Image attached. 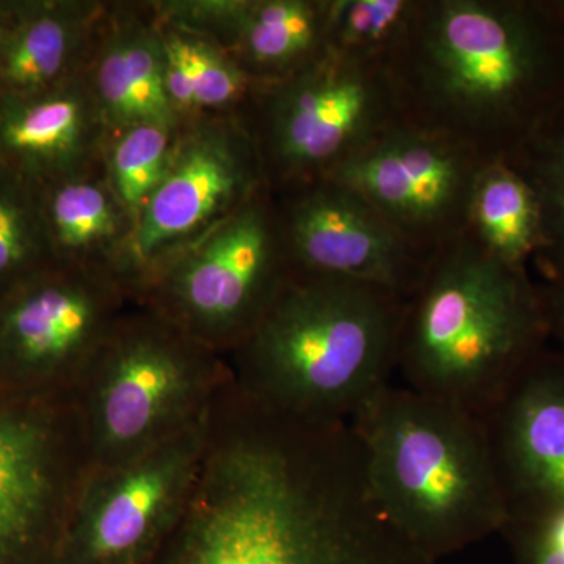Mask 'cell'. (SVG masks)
I'll list each match as a JSON object with an SVG mask.
<instances>
[{"mask_svg": "<svg viewBox=\"0 0 564 564\" xmlns=\"http://www.w3.org/2000/svg\"><path fill=\"white\" fill-rule=\"evenodd\" d=\"M155 554L166 564H423L386 516L350 422L281 413L234 378L198 477Z\"/></svg>", "mask_w": 564, "mask_h": 564, "instance_id": "1", "label": "cell"}, {"mask_svg": "<svg viewBox=\"0 0 564 564\" xmlns=\"http://www.w3.org/2000/svg\"><path fill=\"white\" fill-rule=\"evenodd\" d=\"M386 66L404 120L511 161L564 106L558 0H417Z\"/></svg>", "mask_w": 564, "mask_h": 564, "instance_id": "2", "label": "cell"}, {"mask_svg": "<svg viewBox=\"0 0 564 564\" xmlns=\"http://www.w3.org/2000/svg\"><path fill=\"white\" fill-rule=\"evenodd\" d=\"M406 300L364 282L293 272L226 356L234 381L281 413L351 422L393 381Z\"/></svg>", "mask_w": 564, "mask_h": 564, "instance_id": "3", "label": "cell"}, {"mask_svg": "<svg viewBox=\"0 0 564 564\" xmlns=\"http://www.w3.org/2000/svg\"><path fill=\"white\" fill-rule=\"evenodd\" d=\"M549 344L529 269L463 236L434 256L404 303L397 373L408 388L484 415Z\"/></svg>", "mask_w": 564, "mask_h": 564, "instance_id": "4", "label": "cell"}, {"mask_svg": "<svg viewBox=\"0 0 564 564\" xmlns=\"http://www.w3.org/2000/svg\"><path fill=\"white\" fill-rule=\"evenodd\" d=\"M350 425L381 510L423 555L507 525L481 415L392 381Z\"/></svg>", "mask_w": 564, "mask_h": 564, "instance_id": "5", "label": "cell"}, {"mask_svg": "<svg viewBox=\"0 0 564 564\" xmlns=\"http://www.w3.org/2000/svg\"><path fill=\"white\" fill-rule=\"evenodd\" d=\"M229 377L226 356L133 303L70 393L91 467L131 458L204 421Z\"/></svg>", "mask_w": 564, "mask_h": 564, "instance_id": "6", "label": "cell"}, {"mask_svg": "<svg viewBox=\"0 0 564 564\" xmlns=\"http://www.w3.org/2000/svg\"><path fill=\"white\" fill-rule=\"evenodd\" d=\"M292 273L276 204L265 187L155 267L137 302L228 356L262 321Z\"/></svg>", "mask_w": 564, "mask_h": 564, "instance_id": "7", "label": "cell"}, {"mask_svg": "<svg viewBox=\"0 0 564 564\" xmlns=\"http://www.w3.org/2000/svg\"><path fill=\"white\" fill-rule=\"evenodd\" d=\"M270 191L318 180L393 122L402 106L384 63L328 50L248 107Z\"/></svg>", "mask_w": 564, "mask_h": 564, "instance_id": "8", "label": "cell"}, {"mask_svg": "<svg viewBox=\"0 0 564 564\" xmlns=\"http://www.w3.org/2000/svg\"><path fill=\"white\" fill-rule=\"evenodd\" d=\"M135 296L117 274L57 262L0 306V367L18 395L68 397Z\"/></svg>", "mask_w": 564, "mask_h": 564, "instance_id": "9", "label": "cell"}, {"mask_svg": "<svg viewBox=\"0 0 564 564\" xmlns=\"http://www.w3.org/2000/svg\"><path fill=\"white\" fill-rule=\"evenodd\" d=\"M265 187L247 115L207 113L185 122L172 165L141 214L129 248L122 280L135 300L155 267Z\"/></svg>", "mask_w": 564, "mask_h": 564, "instance_id": "10", "label": "cell"}, {"mask_svg": "<svg viewBox=\"0 0 564 564\" xmlns=\"http://www.w3.org/2000/svg\"><path fill=\"white\" fill-rule=\"evenodd\" d=\"M491 162L462 141L403 118L323 177L358 193L433 259L466 232L470 196Z\"/></svg>", "mask_w": 564, "mask_h": 564, "instance_id": "11", "label": "cell"}, {"mask_svg": "<svg viewBox=\"0 0 564 564\" xmlns=\"http://www.w3.org/2000/svg\"><path fill=\"white\" fill-rule=\"evenodd\" d=\"M209 414L141 454L90 467L66 533L73 562L140 564L155 555L198 477Z\"/></svg>", "mask_w": 564, "mask_h": 564, "instance_id": "12", "label": "cell"}, {"mask_svg": "<svg viewBox=\"0 0 564 564\" xmlns=\"http://www.w3.org/2000/svg\"><path fill=\"white\" fill-rule=\"evenodd\" d=\"M90 455L68 397L0 400V564L66 533Z\"/></svg>", "mask_w": 564, "mask_h": 564, "instance_id": "13", "label": "cell"}, {"mask_svg": "<svg viewBox=\"0 0 564 564\" xmlns=\"http://www.w3.org/2000/svg\"><path fill=\"white\" fill-rule=\"evenodd\" d=\"M293 272L364 282L410 299L432 259L329 177L272 192Z\"/></svg>", "mask_w": 564, "mask_h": 564, "instance_id": "14", "label": "cell"}, {"mask_svg": "<svg viewBox=\"0 0 564 564\" xmlns=\"http://www.w3.org/2000/svg\"><path fill=\"white\" fill-rule=\"evenodd\" d=\"M481 417L502 485L508 522L562 513L564 352L549 344Z\"/></svg>", "mask_w": 564, "mask_h": 564, "instance_id": "15", "label": "cell"}, {"mask_svg": "<svg viewBox=\"0 0 564 564\" xmlns=\"http://www.w3.org/2000/svg\"><path fill=\"white\" fill-rule=\"evenodd\" d=\"M155 20L217 43L256 84H276L329 50V0H176Z\"/></svg>", "mask_w": 564, "mask_h": 564, "instance_id": "16", "label": "cell"}, {"mask_svg": "<svg viewBox=\"0 0 564 564\" xmlns=\"http://www.w3.org/2000/svg\"><path fill=\"white\" fill-rule=\"evenodd\" d=\"M106 135L85 70L46 90L7 91L0 101V152L14 174L43 188L96 169Z\"/></svg>", "mask_w": 564, "mask_h": 564, "instance_id": "17", "label": "cell"}, {"mask_svg": "<svg viewBox=\"0 0 564 564\" xmlns=\"http://www.w3.org/2000/svg\"><path fill=\"white\" fill-rule=\"evenodd\" d=\"M147 10L111 6L85 68L107 131L185 124L166 95L165 47L150 7Z\"/></svg>", "mask_w": 564, "mask_h": 564, "instance_id": "18", "label": "cell"}, {"mask_svg": "<svg viewBox=\"0 0 564 564\" xmlns=\"http://www.w3.org/2000/svg\"><path fill=\"white\" fill-rule=\"evenodd\" d=\"M43 209L57 262L107 270L122 280L135 225L111 191L102 162L43 188Z\"/></svg>", "mask_w": 564, "mask_h": 564, "instance_id": "19", "label": "cell"}, {"mask_svg": "<svg viewBox=\"0 0 564 564\" xmlns=\"http://www.w3.org/2000/svg\"><path fill=\"white\" fill-rule=\"evenodd\" d=\"M109 10L99 2H62L25 18L0 40L6 90H46L84 73Z\"/></svg>", "mask_w": 564, "mask_h": 564, "instance_id": "20", "label": "cell"}, {"mask_svg": "<svg viewBox=\"0 0 564 564\" xmlns=\"http://www.w3.org/2000/svg\"><path fill=\"white\" fill-rule=\"evenodd\" d=\"M464 236L507 265L529 269L543 250V212L524 174L508 161L485 166L470 196Z\"/></svg>", "mask_w": 564, "mask_h": 564, "instance_id": "21", "label": "cell"}, {"mask_svg": "<svg viewBox=\"0 0 564 564\" xmlns=\"http://www.w3.org/2000/svg\"><path fill=\"white\" fill-rule=\"evenodd\" d=\"M181 129L141 124L107 131L104 172L135 228L172 165Z\"/></svg>", "mask_w": 564, "mask_h": 564, "instance_id": "22", "label": "cell"}, {"mask_svg": "<svg viewBox=\"0 0 564 564\" xmlns=\"http://www.w3.org/2000/svg\"><path fill=\"white\" fill-rule=\"evenodd\" d=\"M155 22L166 54L180 63L191 79L199 115L245 113L261 85L256 84L214 41Z\"/></svg>", "mask_w": 564, "mask_h": 564, "instance_id": "23", "label": "cell"}, {"mask_svg": "<svg viewBox=\"0 0 564 564\" xmlns=\"http://www.w3.org/2000/svg\"><path fill=\"white\" fill-rule=\"evenodd\" d=\"M536 192L543 212L544 245L534 262L551 276L564 270V106L508 161Z\"/></svg>", "mask_w": 564, "mask_h": 564, "instance_id": "24", "label": "cell"}, {"mask_svg": "<svg viewBox=\"0 0 564 564\" xmlns=\"http://www.w3.org/2000/svg\"><path fill=\"white\" fill-rule=\"evenodd\" d=\"M21 182L18 174H0V282L20 284L57 263L43 199L32 203Z\"/></svg>", "mask_w": 564, "mask_h": 564, "instance_id": "25", "label": "cell"}, {"mask_svg": "<svg viewBox=\"0 0 564 564\" xmlns=\"http://www.w3.org/2000/svg\"><path fill=\"white\" fill-rule=\"evenodd\" d=\"M415 6L417 0H329V50L386 65Z\"/></svg>", "mask_w": 564, "mask_h": 564, "instance_id": "26", "label": "cell"}, {"mask_svg": "<svg viewBox=\"0 0 564 564\" xmlns=\"http://www.w3.org/2000/svg\"><path fill=\"white\" fill-rule=\"evenodd\" d=\"M503 530L513 534L521 564H564V511L508 522Z\"/></svg>", "mask_w": 564, "mask_h": 564, "instance_id": "27", "label": "cell"}, {"mask_svg": "<svg viewBox=\"0 0 564 564\" xmlns=\"http://www.w3.org/2000/svg\"><path fill=\"white\" fill-rule=\"evenodd\" d=\"M540 289L543 295L549 339L564 352V270L545 276Z\"/></svg>", "mask_w": 564, "mask_h": 564, "instance_id": "28", "label": "cell"}, {"mask_svg": "<svg viewBox=\"0 0 564 564\" xmlns=\"http://www.w3.org/2000/svg\"><path fill=\"white\" fill-rule=\"evenodd\" d=\"M560 10H562V14L564 18V0H558Z\"/></svg>", "mask_w": 564, "mask_h": 564, "instance_id": "29", "label": "cell"}]
</instances>
